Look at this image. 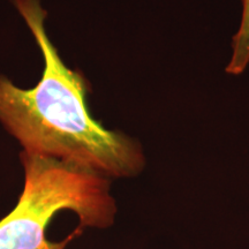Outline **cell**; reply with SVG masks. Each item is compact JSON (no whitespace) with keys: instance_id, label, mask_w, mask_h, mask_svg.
<instances>
[{"instance_id":"obj_2","label":"cell","mask_w":249,"mask_h":249,"mask_svg":"<svg viewBox=\"0 0 249 249\" xmlns=\"http://www.w3.org/2000/svg\"><path fill=\"white\" fill-rule=\"evenodd\" d=\"M20 160L23 189L13 210L0 219V249H66L87 227L107 230L116 222L111 179L24 151Z\"/></svg>"},{"instance_id":"obj_3","label":"cell","mask_w":249,"mask_h":249,"mask_svg":"<svg viewBox=\"0 0 249 249\" xmlns=\"http://www.w3.org/2000/svg\"><path fill=\"white\" fill-rule=\"evenodd\" d=\"M242 14L238 30L232 37V53L225 73L229 75H241L249 66V0H240Z\"/></svg>"},{"instance_id":"obj_1","label":"cell","mask_w":249,"mask_h":249,"mask_svg":"<svg viewBox=\"0 0 249 249\" xmlns=\"http://www.w3.org/2000/svg\"><path fill=\"white\" fill-rule=\"evenodd\" d=\"M44 59L38 85L18 88L0 75V123L28 154L68 161L108 179L135 178L147 158L138 140L107 129L87 105L86 80L61 60L39 0H14Z\"/></svg>"}]
</instances>
